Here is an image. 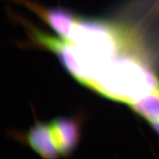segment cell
I'll list each match as a JSON object with an SVG mask.
<instances>
[{"mask_svg": "<svg viewBox=\"0 0 159 159\" xmlns=\"http://www.w3.org/2000/svg\"><path fill=\"white\" fill-rule=\"evenodd\" d=\"M21 2L25 6L37 13L61 38L67 40L70 39L78 19V17H76L73 13L60 7L44 9L27 0H22Z\"/></svg>", "mask_w": 159, "mask_h": 159, "instance_id": "cell-3", "label": "cell"}, {"mask_svg": "<svg viewBox=\"0 0 159 159\" xmlns=\"http://www.w3.org/2000/svg\"><path fill=\"white\" fill-rule=\"evenodd\" d=\"M134 35L96 19H79L70 41L76 47L83 66V85L91 82L119 54L136 46Z\"/></svg>", "mask_w": 159, "mask_h": 159, "instance_id": "cell-1", "label": "cell"}, {"mask_svg": "<svg viewBox=\"0 0 159 159\" xmlns=\"http://www.w3.org/2000/svg\"><path fill=\"white\" fill-rule=\"evenodd\" d=\"M132 110L148 123L159 120V89L129 104Z\"/></svg>", "mask_w": 159, "mask_h": 159, "instance_id": "cell-6", "label": "cell"}, {"mask_svg": "<svg viewBox=\"0 0 159 159\" xmlns=\"http://www.w3.org/2000/svg\"><path fill=\"white\" fill-rule=\"evenodd\" d=\"M57 145L62 156H69L78 146L80 139L79 119L60 117L50 123Z\"/></svg>", "mask_w": 159, "mask_h": 159, "instance_id": "cell-4", "label": "cell"}, {"mask_svg": "<svg viewBox=\"0 0 159 159\" xmlns=\"http://www.w3.org/2000/svg\"><path fill=\"white\" fill-rule=\"evenodd\" d=\"M89 88L113 100L129 104L159 89V80L139 49L131 48L109 62Z\"/></svg>", "mask_w": 159, "mask_h": 159, "instance_id": "cell-2", "label": "cell"}, {"mask_svg": "<svg viewBox=\"0 0 159 159\" xmlns=\"http://www.w3.org/2000/svg\"><path fill=\"white\" fill-rule=\"evenodd\" d=\"M149 124H150L151 127L153 129V130L159 135V120L149 122Z\"/></svg>", "mask_w": 159, "mask_h": 159, "instance_id": "cell-7", "label": "cell"}, {"mask_svg": "<svg viewBox=\"0 0 159 159\" xmlns=\"http://www.w3.org/2000/svg\"><path fill=\"white\" fill-rule=\"evenodd\" d=\"M26 140L29 146L43 158H57L61 155L50 123H37L29 129Z\"/></svg>", "mask_w": 159, "mask_h": 159, "instance_id": "cell-5", "label": "cell"}]
</instances>
